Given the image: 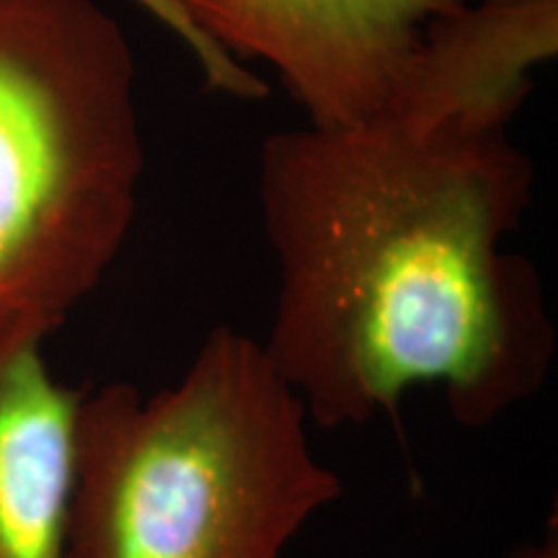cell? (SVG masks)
<instances>
[{
	"label": "cell",
	"mask_w": 558,
	"mask_h": 558,
	"mask_svg": "<svg viewBox=\"0 0 558 558\" xmlns=\"http://www.w3.org/2000/svg\"><path fill=\"white\" fill-rule=\"evenodd\" d=\"M256 192L277 271L262 344L308 422H399L427 386L486 427L543 388L554 320L538 271L507 251L535 166L507 132L305 122L264 140Z\"/></svg>",
	"instance_id": "obj_1"
},
{
	"label": "cell",
	"mask_w": 558,
	"mask_h": 558,
	"mask_svg": "<svg viewBox=\"0 0 558 558\" xmlns=\"http://www.w3.org/2000/svg\"><path fill=\"white\" fill-rule=\"evenodd\" d=\"M341 492L262 341L215 326L173 386L81 399L65 558H282Z\"/></svg>",
	"instance_id": "obj_2"
},
{
	"label": "cell",
	"mask_w": 558,
	"mask_h": 558,
	"mask_svg": "<svg viewBox=\"0 0 558 558\" xmlns=\"http://www.w3.org/2000/svg\"><path fill=\"white\" fill-rule=\"evenodd\" d=\"M137 60L99 0H0V352L45 347L128 241Z\"/></svg>",
	"instance_id": "obj_3"
},
{
	"label": "cell",
	"mask_w": 558,
	"mask_h": 558,
	"mask_svg": "<svg viewBox=\"0 0 558 558\" xmlns=\"http://www.w3.org/2000/svg\"><path fill=\"white\" fill-rule=\"evenodd\" d=\"M463 0H171L207 54L264 60L311 124L378 120L422 32Z\"/></svg>",
	"instance_id": "obj_4"
},
{
	"label": "cell",
	"mask_w": 558,
	"mask_h": 558,
	"mask_svg": "<svg viewBox=\"0 0 558 558\" xmlns=\"http://www.w3.org/2000/svg\"><path fill=\"white\" fill-rule=\"evenodd\" d=\"M558 52V0H463L422 32L383 117L416 132L499 135Z\"/></svg>",
	"instance_id": "obj_5"
},
{
	"label": "cell",
	"mask_w": 558,
	"mask_h": 558,
	"mask_svg": "<svg viewBox=\"0 0 558 558\" xmlns=\"http://www.w3.org/2000/svg\"><path fill=\"white\" fill-rule=\"evenodd\" d=\"M81 399L41 347L0 352V558H65Z\"/></svg>",
	"instance_id": "obj_6"
},
{
	"label": "cell",
	"mask_w": 558,
	"mask_h": 558,
	"mask_svg": "<svg viewBox=\"0 0 558 558\" xmlns=\"http://www.w3.org/2000/svg\"><path fill=\"white\" fill-rule=\"evenodd\" d=\"M509 558H558V525L556 514H550L546 533L541 535L538 541L522 543V546L514 550Z\"/></svg>",
	"instance_id": "obj_7"
},
{
	"label": "cell",
	"mask_w": 558,
	"mask_h": 558,
	"mask_svg": "<svg viewBox=\"0 0 558 558\" xmlns=\"http://www.w3.org/2000/svg\"><path fill=\"white\" fill-rule=\"evenodd\" d=\"M156 5H158V11H160V13H171V16H177V26H179V32L184 34V24H181L179 13H177V9H173V5H171V0H156Z\"/></svg>",
	"instance_id": "obj_8"
}]
</instances>
